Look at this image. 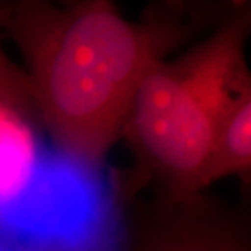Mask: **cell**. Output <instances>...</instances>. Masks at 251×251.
<instances>
[{
  "label": "cell",
  "instance_id": "cell-5",
  "mask_svg": "<svg viewBox=\"0 0 251 251\" xmlns=\"http://www.w3.org/2000/svg\"><path fill=\"white\" fill-rule=\"evenodd\" d=\"M251 172V94L227 112L216 130L204 173V188L229 176L249 177Z\"/></svg>",
  "mask_w": 251,
  "mask_h": 251
},
{
  "label": "cell",
  "instance_id": "cell-4",
  "mask_svg": "<svg viewBox=\"0 0 251 251\" xmlns=\"http://www.w3.org/2000/svg\"><path fill=\"white\" fill-rule=\"evenodd\" d=\"M250 219L246 202L232 205L205 191L120 198L117 251H246Z\"/></svg>",
  "mask_w": 251,
  "mask_h": 251
},
{
  "label": "cell",
  "instance_id": "cell-1",
  "mask_svg": "<svg viewBox=\"0 0 251 251\" xmlns=\"http://www.w3.org/2000/svg\"><path fill=\"white\" fill-rule=\"evenodd\" d=\"M233 6L162 1L134 21L106 0H21L0 4V28L25 60L36 115L50 141L103 168L145 75Z\"/></svg>",
  "mask_w": 251,
  "mask_h": 251
},
{
  "label": "cell",
  "instance_id": "cell-6",
  "mask_svg": "<svg viewBox=\"0 0 251 251\" xmlns=\"http://www.w3.org/2000/svg\"><path fill=\"white\" fill-rule=\"evenodd\" d=\"M0 105L17 109L39 123L27 73L18 69L0 48ZM41 125V123H39Z\"/></svg>",
  "mask_w": 251,
  "mask_h": 251
},
{
  "label": "cell",
  "instance_id": "cell-3",
  "mask_svg": "<svg viewBox=\"0 0 251 251\" xmlns=\"http://www.w3.org/2000/svg\"><path fill=\"white\" fill-rule=\"evenodd\" d=\"M117 181L0 105V251H117Z\"/></svg>",
  "mask_w": 251,
  "mask_h": 251
},
{
  "label": "cell",
  "instance_id": "cell-2",
  "mask_svg": "<svg viewBox=\"0 0 251 251\" xmlns=\"http://www.w3.org/2000/svg\"><path fill=\"white\" fill-rule=\"evenodd\" d=\"M250 29V3L236 1L201 42L145 75L122 133L134 153L135 169L119 183L120 197H134L145 188L177 197L205 191L216 130L251 94L246 60Z\"/></svg>",
  "mask_w": 251,
  "mask_h": 251
}]
</instances>
